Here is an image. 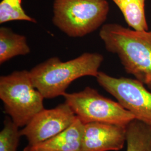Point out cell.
I'll list each match as a JSON object with an SVG mask.
<instances>
[{"instance_id":"obj_7","label":"cell","mask_w":151,"mask_h":151,"mask_svg":"<svg viewBox=\"0 0 151 151\" xmlns=\"http://www.w3.org/2000/svg\"><path fill=\"white\" fill-rule=\"evenodd\" d=\"M77 116L65 102L51 109H44L20 130L26 137L29 145H35L48 140L70 127Z\"/></svg>"},{"instance_id":"obj_1","label":"cell","mask_w":151,"mask_h":151,"mask_svg":"<svg viewBox=\"0 0 151 151\" xmlns=\"http://www.w3.org/2000/svg\"><path fill=\"white\" fill-rule=\"evenodd\" d=\"M99 36L108 52L118 56L126 72L151 89V30L111 23L103 25Z\"/></svg>"},{"instance_id":"obj_15","label":"cell","mask_w":151,"mask_h":151,"mask_svg":"<svg viewBox=\"0 0 151 151\" xmlns=\"http://www.w3.org/2000/svg\"></svg>"},{"instance_id":"obj_3","label":"cell","mask_w":151,"mask_h":151,"mask_svg":"<svg viewBox=\"0 0 151 151\" xmlns=\"http://www.w3.org/2000/svg\"><path fill=\"white\" fill-rule=\"evenodd\" d=\"M0 99L6 113L19 128L27 125L44 109V98L34 86L28 70L1 76Z\"/></svg>"},{"instance_id":"obj_8","label":"cell","mask_w":151,"mask_h":151,"mask_svg":"<svg viewBox=\"0 0 151 151\" xmlns=\"http://www.w3.org/2000/svg\"><path fill=\"white\" fill-rule=\"evenodd\" d=\"M127 140V127L91 122L85 124L81 151H118Z\"/></svg>"},{"instance_id":"obj_2","label":"cell","mask_w":151,"mask_h":151,"mask_svg":"<svg viewBox=\"0 0 151 151\" xmlns=\"http://www.w3.org/2000/svg\"><path fill=\"white\" fill-rule=\"evenodd\" d=\"M104 60L103 55L84 53L75 59L63 62L53 57L29 71L32 83L44 99L63 96L70 83L83 76L96 77Z\"/></svg>"},{"instance_id":"obj_6","label":"cell","mask_w":151,"mask_h":151,"mask_svg":"<svg viewBox=\"0 0 151 151\" xmlns=\"http://www.w3.org/2000/svg\"><path fill=\"white\" fill-rule=\"evenodd\" d=\"M100 86L115 97L135 118L151 128V92L140 81L114 77L99 71L96 77Z\"/></svg>"},{"instance_id":"obj_5","label":"cell","mask_w":151,"mask_h":151,"mask_svg":"<svg viewBox=\"0 0 151 151\" xmlns=\"http://www.w3.org/2000/svg\"><path fill=\"white\" fill-rule=\"evenodd\" d=\"M63 96L65 103L84 124L100 122L127 127L135 119L118 101L104 97L90 87L77 92H65Z\"/></svg>"},{"instance_id":"obj_9","label":"cell","mask_w":151,"mask_h":151,"mask_svg":"<svg viewBox=\"0 0 151 151\" xmlns=\"http://www.w3.org/2000/svg\"><path fill=\"white\" fill-rule=\"evenodd\" d=\"M84 125L77 116L67 129L48 140L27 145L23 151H81Z\"/></svg>"},{"instance_id":"obj_11","label":"cell","mask_w":151,"mask_h":151,"mask_svg":"<svg viewBox=\"0 0 151 151\" xmlns=\"http://www.w3.org/2000/svg\"><path fill=\"white\" fill-rule=\"evenodd\" d=\"M119 8L125 21L133 29L148 30L146 16V0H111Z\"/></svg>"},{"instance_id":"obj_14","label":"cell","mask_w":151,"mask_h":151,"mask_svg":"<svg viewBox=\"0 0 151 151\" xmlns=\"http://www.w3.org/2000/svg\"><path fill=\"white\" fill-rule=\"evenodd\" d=\"M0 132V151H16L21 137L19 127L6 117Z\"/></svg>"},{"instance_id":"obj_4","label":"cell","mask_w":151,"mask_h":151,"mask_svg":"<svg viewBox=\"0 0 151 151\" xmlns=\"http://www.w3.org/2000/svg\"><path fill=\"white\" fill-rule=\"evenodd\" d=\"M52 22L72 38H81L101 27L109 12L107 0H54Z\"/></svg>"},{"instance_id":"obj_10","label":"cell","mask_w":151,"mask_h":151,"mask_svg":"<svg viewBox=\"0 0 151 151\" xmlns=\"http://www.w3.org/2000/svg\"><path fill=\"white\" fill-rule=\"evenodd\" d=\"M30 52L27 38L15 33L9 27H0V64L18 55H25Z\"/></svg>"},{"instance_id":"obj_13","label":"cell","mask_w":151,"mask_h":151,"mask_svg":"<svg viewBox=\"0 0 151 151\" xmlns=\"http://www.w3.org/2000/svg\"><path fill=\"white\" fill-rule=\"evenodd\" d=\"M12 21H26L37 23L23 9L22 0H2L0 3V24Z\"/></svg>"},{"instance_id":"obj_12","label":"cell","mask_w":151,"mask_h":151,"mask_svg":"<svg viewBox=\"0 0 151 151\" xmlns=\"http://www.w3.org/2000/svg\"><path fill=\"white\" fill-rule=\"evenodd\" d=\"M127 151H151V128L134 119L127 126Z\"/></svg>"}]
</instances>
